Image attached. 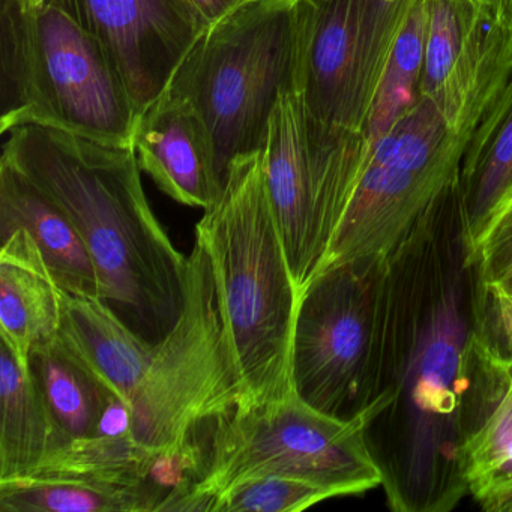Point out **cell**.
Returning a JSON list of instances; mask_svg holds the SVG:
<instances>
[{"mask_svg":"<svg viewBox=\"0 0 512 512\" xmlns=\"http://www.w3.org/2000/svg\"><path fill=\"white\" fill-rule=\"evenodd\" d=\"M475 280L454 203L434 209L394 254L388 406L367 428L389 506L446 512L469 493L460 467L464 353Z\"/></svg>","mask_w":512,"mask_h":512,"instance_id":"1","label":"cell"},{"mask_svg":"<svg viewBox=\"0 0 512 512\" xmlns=\"http://www.w3.org/2000/svg\"><path fill=\"white\" fill-rule=\"evenodd\" d=\"M7 134L2 157L67 212L94 260L100 298L157 346L184 308L188 257L149 206L134 146L38 124Z\"/></svg>","mask_w":512,"mask_h":512,"instance_id":"2","label":"cell"},{"mask_svg":"<svg viewBox=\"0 0 512 512\" xmlns=\"http://www.w3.org/2000/svg\"><path fill=\"white\" fill-rule=\"evenodd\" d=\"M196 242L211 263L224 335L244 391L242 404L292 394L290 350L299 296L262 152L233 161L220 196L197 224Z\"/></svg>","mask_w":512,"mask_h":512,"instance_id":"3","label":"cell"},{"mask_svg":"<svg viewBox=\"0 0 512 512\" xmlns=\"http://www.w3.org/2000/svg\"><path fill=\"white\" fill-rule=\"evenodd\" d=\"M139 118L95 35L46 0H0V133L38 124L134 146Z\"/></svg>","mask_w":512,"mask_h":512,"instance_id":"4","label":"cell"},{"mask_svg":"<svg viewBox=\"0 0 512 512\" xmlns=\"http://www.w3.org/2000/svg\"><path fill=\"white\" fill-rule=\"evenodd\" d=\"M296 74V0H250L208 29L173 74L166 92L188 101L208 128L220 190L236 158L265 148Z\"/></svg>","mask_w":512,"mask_h":512,"instance_id":"5","label":"cell"},{"mask_svg":"<svg viewBox=\"0 0 512 512\" xmlns=\"http://www.w3.org/2000/svg\"><path fill=\"white\" fill-rule=\"evenodd\" d=\"M394 311V254L329 269L296 305L292 389L319 412L353 419L385 391Z\"/></svg>","mask_w":512,"mask_h":512,"instance_id":"6","label":"cell"},{"mask_svg":"<svg viewBox=\"0 0 512 512\" xmlns=\"http://www.w3.org/2000/svg\"><path fill=\"white\" fill-rule=\"evenodd\" d=\"M386 404V395H379L353 419L319 412L295 392L242 404L215 422L202 473L191 487L211 500L214 512L218 494L254 476L301 479L332 497L373 490L383 484V472L368 445L367 428Z\"/></svg>","mask_w":512,"mask_h":512,"instance_id":"7","label":"cell"},{"mask_svg":"<svg viewBox=\"0 0 512 512\" xmlns=\"http://www.w3.org/2000/svg\"><path fill=\"white\" fill-rule=\"evenodd\" d=\"M244 401L224 335L208 254L196 242L187 259L184 308L155 346L130 400L131 437L151 458L182 448L202 425L215 424Z\"/></svg>","mask_w":512,"mask_h":512,"instance_id":"8","label":"cell"},{"mask_svg":"<svg viewBox=\"0 0 512 512\" xmlns=\"http://www.w3.org/2000/svg\"><path fill=\"white\" fill-rule=\"evenodd\" d=\"M413 0H296V94L305 121L362 131Z\"/></svg>","mask_w":512,"mask_h":512,"instance_id":"9","label":"cell"},{"mask_svg":"<svg viewBox=\"0 0 512 512\" xmlns=\"http://www.w3.org/2000/svg\"><path fill=\"white\" fill-rule=\"evenodd\" d=\"M46 2L58 5L106 46L139 116L167 91L185 56L205 34L187 0Z\"/></svg>","mask_w":512,"mask_h":512,"instance_id":"10","label":"cell"},{"mask_svg":"<svg viewBox=\"0 0 512 512\" xmlns=\"http://www.w3.org/2000/svg\"><path fill=\"white\" fill-rule=\"evenodd\" d=\"M457 175L415 172L365 157L317 275L361 260L391 257L415 232Z\"/></svg>","mask_w":512,"mask_h":512,"instance_id":"11","label":"cell"},{"mask_svg":"<svg viewBox=\"0 0 512 512\" xmlns=\"http://www.w3.org/2000/svg\"><path fill=\"white\" fill-rule=\"evenodd\" d=\"M263 154L266 185L298 296L316 275V185L304 107L296 92L281 95Z\"/></svg>","mask_w":512,"mask_h":512,"instance_id":"12","label":"cell"},{"mask_svg":"<svg viewBox=\"0 0 512 512\" xmlns=\"http://www.w3.org/2000/svg\"><path fill=\"white\" fill-rule=\"evenodd\" d=\"M140 169L178 203L208 209L220 196L211 137L188 101L164 92L134 134Z\"/></svg>","mask_w":512,"mask_h":512,"instance_id":"13","label":"cell"},{"mask_svg":"<svg viewBox=\"0 0 512 512\" xmlns=\"http://www.w3.org/2000/svg\"><path fill=\"white\" fill-rule=\"evenodd\" d=\"M23 229L43 254L59 289L98 296L97 268L67 212L7 158H0V239Z\"/></svg>","mask_w":512,"mask_h":512,"instance_id":"14","label":"cell"},{"mask_svg":"<svg viewBox=\"0 0 512 512\" xmlns=\"http://www.w3.org/2000/svg\"><path fill=\"white\" fill-rule=\"evenodd\" d=\"M59 299V343L110 394L130 406L134 389L151 364L154 344L134 332L98 296L59 289Z\"/></svg>","mask_w":512,"mask_h":512,"instance_id":"15","label":"cell"},{"mask_svg":"<svg viewBox=\"0 0 512 512\" xmlns=\"http://www.w3.org/2000/svg\"><path fill=\"white\" fill-rule=\"evenodd\" d=\"M460 467L470 494L512 473V397L475 328L464 353Z\"/></svg>","mask_w":512,"mask_h":512,"instance_id":"16","label":"cell"},{"mask_svg":"<svg viewBox=\"0 0 512 512\" xmlns=\"http://www.w3.org/2000/svg\"><path fill=\"white\" fill-rule=\"evenodd\" d=\"M59 287L26 230L0 239V335L17 361L29 367L32 350L58 335Z\"/></svg>","mask_w":512,"mask_h":512,"instance_id":"17","label":"cell"},{"mask_svg":"<svg viewBox=\"0 0 512 512\" xmlns=\"http://www.w3.org/2000/svg\"><path fill=\"white\" fill-rule=\"evenodd\" d=\"M0 481L32 472L67 443L31 367L0 344Z\"/></svg>","mask_w":512,"mask_h":512,"instance_id":"18","label":"cell"},{"mask_svg":"<svg viewBox=\"0 0 512 512\" xmlns=\"http://www.w3.org/2000/svg\"><path fill=\"white\" fill-rule=\"evenodd\" d=\"M164 497L151 481L118 484L37 472L0 481L2 512H157Z\"/></svg>","mask_w":512,"mask_h":512,"instance_id":"19","label":"cell"},{"mask_svg":"<svg viewBox=\"0 0 512 512\" xmlns=\"http://www.w3.org/2000/svg\"><path fill=\"white\" fill-rule=\"evenodd\" d=\"M512 187V77L467 142L458 176L463 242Z\"/></svg>","mask_w":512,"mask_h":512,"instance_id":"20","label":"cell"},{"mask_svg":"<svg viewBox=\"0 0 512 512\" xmlns=\"http://www.w3.org/2000/svg\"><path fill=\"white\" fill-rule=\"evenodd\" d=\"M29 367L67 442L94 436L113 394L68 355L58 338L32 350Z\"/></svg>","mask_w":512,"mask_h":512,"instance_id":"21","label":"cell"},{"mask_svg":"<svg viewBox=\"0 0 512 512\" xmlns=\"http://www.w3.org/2000/svg\"><path fill=\"white\" fill-rule=\"evenodd\" d=\"M427 0H413L395 38L362 133L368 142L388 133L418 103L427 49Z\"/></svg>","mask_w":512,"mask_h":512,"instance_id":"22","label":"cell"},{"mask_svg":"<svg viewBox=\"0 0 512 512\" xmlns=\"http://www.w3.org/2000/svg\"><path fill=\"white\" fill-rule=\"evenodd\" d=\"M331 494L301 479L266 475L242 479L218 494L215 512L304 511Z\"/></svg>","mask_w":512,"mask_h":512,"instance_id":"23","label":"cell"},{"mask_svg":"<svg viewBox=\"0 0 512 512\" xmlns=\"http://www.w3.org/2000/svg\"><path fill=\"white\" fill-rule=\"evenodd\" d=\"M464 244V263L479 284L512 286V187Z\"/></svg>","mask_w":512,"mask_h":512,"instance_id":"24","label":"cell"},{"mask_svg":"<svg viewBox=\"0 0 512 512\" xmlns=\"http://www.w3.org/2000/svg\"><path fill=\"white\" fill-rule=\"evenodd\" d=\"M475 332L512 397V289L475 281Z\"/></svg>","mask_w":512,"mask_h":512,"instance_id":"25","label":"cell"},{"mask_svg":"<svg viewBox=\"0 0 512 512\" xmlns=\"http://www.w3.org/2000/svg\"><path fill=\"white\" fill-rule=\"evenodd\" d=\"M248 2L250 0H187L188 7L205 32Z\"/></svg>","mask_w":512,"mask_h":512,"instance_id":"26","label":"cell"},{"mask_svg":"<svg viewBox=\"0 0 512 512\" xmlns=\"http://www.w3.org/2000/svg\"><path fill=\"white\" fill-rule=\"evenodd\" d=\"M472 496L484 511L512 512V473L484 485Z\"/></svg>","mask_w":512,"mask_h":512,"instance_id":"27","label":"cell"},{"mask_svg":"<svg viewBox=\"0 0 512 512\" xmlns=\"http://www.w3.org/2000/svg\"><path fill=\"white\" fill-rule=\"evenodd\" d=\"M476 2H481V4L487 5H497L502 4L503 0H476Z\"/></svg>","mask_w":512,"mask_h":512,"instance_id":"28","label":"cell"},{"mask_svg":"<svg viewBox=\"0 0 512 512\" xmlns=\"http://www.w3.org/2000/svg\"><path fill=\"white\" fill-rule=\"evenodd\" d=\"M508 287H509V289H512V286H508Z\"/></svg>","mask_w":512,"mask_h":512,"instance_id":"29","label":"cell"}]
</instances>
